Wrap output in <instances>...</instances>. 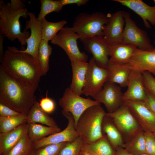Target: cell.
<instances>
[{"mask_svg":"<svg viewBox=\"0 0 155 155\" xmlns=\"http://www.w3.org/2000/svg\"><path fill=\"white\" fill-rule=\"evenodd\" d=\"M38 85L18 80L0 67V103L21 114L28 115L36 100Z\"/></svg>","mask_w":155,"mask_h":155,"instance_id":"cell-1","label":"cell"},{"mask_svg":"<svg viewBox=\"0 0 155 155\" xmlns=\"http://www.w3.org/2000/svg\"><path fill=\"white\" fill-rule=\"evenodd\" d=\"M0 63L7 74L27 84L38 85L42 76L38 61L14 46L7 47Z\"/></svg>","mask_w":155,"mask_h":155,"instance_id":"cell-2","label":"cell"},{"mask_svg":"<svg viewBox=\"0 0 155 155\" xmlns=\"http://www.w3.org/2000/svg\"><path fill=\"white\" fill-rule=\"evenodd\" d=\"M28 12L25 7L15 9L10 2L0 1V32L12 41L17 39L22 46L26 45V40L30 33L28 31H21L20 19L27 18Z\"/></svg>","mask_w":155,"mask_h":155,"instance_id":"cell-3","label":"cell"},{"mask_svg":"<svg viewBox=\"0 0 155 155\" xmlns=\"http://www.w3.org/2000/svg\"><path fill=\"white\" fill-rule=\"evenodd\" d=\"M100 104L87 109L77 122L75 129L83 144L92 143L103 136L102 125L106 112Z\"/></svg>","mask_w":155,"mask_h":155,"instance_id":"cell-4","label":"cell"},{"mask_svg":"<svg viewBox=\"0 0 155 155\" xmlns=\"http://www.w3.org/2000/svg\"><path fill=\"white\" fill-rule=\"evenodd\" d=\"M108 20V17L101 12L82 13L76 17L71 28L80 38L103 36V29Z\"/></svg>","mask_w":155,"mask_h":155,"instance_id":"cell-5","label":"cell"},{"mask_svg":"<svg viewBox=\"0 0 155 155\" xmlns=\"http://www.w3.org/2000/svg\"><path fill=\"white\" fill-rule=\"evenodd\" d=\"M106 114L120 132L124 144L142 130L129 108L124 103L115 111L106 113Z\"/></svg>","mask_w":155,"mask_h":155,"instance_id":"cell-6","label":"cell"},{"mask_svg":"<svg viewBox=\"0 0 155 155\" xmlns=\"http://www.w3.org/2000/svg\"><path fill=\"white\" fill-rule=\"evenodd\" d=\"M80 36L71 27H64L51 40L52 44L61 48L65 52L70 61H79L87 62L88 56L82 52L78 46L77 40Z\"/></svg>","mask_w":155,"mask_h":155,"instance_id":"cell-7","label":"cell"},{"mask_svg":"<svg viewBox=\"0 0 155 155\" xmlns=\"http://www.w3.org/2000/svg\"><path fill=\"white\" fill-rule=\"evenodd\" d=\"M62 110L70 113L75 121V127L80 116L89 108L101 104L97 101L85 98L75 93L69 87L66 88L58 101Z\"/></svg>","mask_w":155,"mask_h":155,"instance_id":"cell-8","label":"cell"},{"mask_svg":"<svg viewBox=\"0 0 155 155\" xmlns=\"http://www.w3.org/2000/svg\"><path fill=\"white\" fill-rule=\"evenodd\" d=\"M125 21L121 43L134 45L140 49L148 50L154 47L146 32L139 28L132 19L130 14L124 11Z\"/></svg>","mask_w":155,"mask_h":155,"instance_id":"cell-9","label":"cell"},{"mask_svg":"<svg viewBox=\"0 0 155 155\" xmlns=\"http://www.w3.org/2000/svg\"><path fill=\"white\" fill-rule=\"evenodd\" d=\"M108 76L107 69L98 66L92 57L88 63L82 94L93 97L102 89Z\"/></svg>","mask_w":155,"mask_h":155,"instance_id":"cell-10","label":"cell"},{"mask_svg":"<svg viewBox=\"0 0 155 155\" xmlns=\"http://www.w3.org/2000/svg\"><path fill=\"white\" fill-rule=\"evenodd\" d=\"M123 94L120 86L107 81L102 89L92 98L99 103L103 104L107 113H112L123 104Z\"/></svg>","mask_w":155,"mask_h":155,"instance_id":"cell-11","label":"cell"},{"mask_svg":"<svg viewBox=\"0 0 155 155\" xmlns=\"http://www.w3.org/2000/svg\"><path fill=\"white\" fill-rule=\"evenodd\" d=\"M85 49L91 54L96 64L106 68L109 61L108 43L103 36H96L79 39Z\"/></svg>","mask_w":155,"mask_h":155,"instance_id":"cell-12","label":"cell"},{"mask_svg":"<svg viewBox=\"0 0 155 155\" xmlns=\"http://www.w3.org/2000/svg\"><path fill=\"white\" fill-rule=\"evenodd\" d=\"M61 113L68 121L66 127L62 131L34 143L35 149L49 144H58L65 142H72L79 136L75 129V121L73 115L70 113L62 110Z\"/></svg>","mask_w":155,"mask_h":155,"instance_id":"cell-13","label":"cell"},{"mask_svg":"<svg viewBox=\"0 0 155 155\" xmlns=\"http://www.w3.org/2000/svg\"><path fill=\"white\" fill-rule=\"evenodd\" d=\"M123 103L129 109L142 130L153 133L155 130V115L144 101L129 100Z\"/></svg>","mask_w":155,"mask_h":155,"instance_id":"cell-14","label":"cell"},{"mask_svg":"<svg viewBox=\"0 0 155 155\" xmlns=\"http://www.w3.org/2000/svg\"><path fill=\"white\" fill-rule=\"evenodd\" d=\"M27 13L30 19L26 22L24 31H27L30 29L31 33L26 40V49L21 50L23 53L29 54L38 61V49L42 40L41 22L38 20L33 13L29 12Z\"/></svg>","mask_w":155,"mask_h":155,"instance_id":"cell-15","label":"cell"},{"mask_svg":"<svg viewBox=\"0 0 155 155\" xmlns=\"http://www.w3.org/2000/svg\"><path fill=\"white\" fill-rule=\"evenodd\" d=\"M128 63L132 70L142 73L148 71L155 76V48L148 50L136 48Z\"/></svg>","mask_w":155,"mask_h":155,"instance_id":"cell-16","label":"cell"},{"mask_svg":"<svg viewBox=\"0 0 155 155\" xmlns=\"http://www.w3.org/2000/svg\"><path fill=\"white\" fill-rule=\"evenodd\" d=\"M124 12L118 11L108 17L103 30V37L108 44L121 43L125 24Z\"/></svg>","mask_w":155,"mask_h":155,"instance_id":"cell-17","label":"cell"},{"mask_svg":"<svg viewBox=\"0 0 155 155\" xmlns=\"http://www.w3.org/2000/svg\"><path fill=\"white\" fill-rule=\"evenodd\" d=\"M127 87V90L123 95V102L129 100L144 101L146 98V91L142 73L132 69Z\"/></svg>","mask_w":155,"mask_h":155,"instance_id":"cell-18","label":"cell"},{"mask_svg":"<svg viewBox=\"0 0 155 155\" xmlns=\"http://www.w3.org/2000/svg\"><path fill=\"white\" fill-rule=\"evenodd\" d=\"M130 9L142 19L145 27L149 28V21L155 26V5L150 6L141 0H113Z\"/></svg>","mask_w":155,"mask_h":155,"instance_id":"cell-19","label":"cell"},{"mask_svg":"<svg viewBox=\"0 0 155 155\" xmlns=\"http://www.w3.org/2000/svg\"><path fill=\"white\" fill-rule=\"evenodd\" d=\"M28 126L25 123L9 131L0 133V155H5L28 134Z\"/></svg>","mask_w":155,"mask_h":155,"instance_id":"cell-20","label":"cell"},{"mask_svg":"<svg viewBox=\"0 0 155 155\" xmlns=\"http://www.w3.org/2000/svg\"><path fill=\"white\" fill-rule=\"evenodd\" d=\"M106 69L108 71L107 81L118 84L121 87H127L132 70L128 63H114L109 61Z\"/></svg>","mask_w":155,"mask_h":155,"instance_id":"cell-21","label":"cell"},{"mask_svg":"<svg viewBox=\"0 0 155 155\" xmlns=\"http://www.w3.org/2000/svg\"><path fill=\"white\" fill-rule=\"evenodd\" d=\"M72 78L69 88L75 94L81 96L84 85L88 63L79 61H71Z\"/></svg>","mask_w":155,"mask_h":155,"instance_id":"cell-22","label":"cell"},{"mask_svg":"<svg viewBox=\"0 0 155 155\" xmlns=\"http://www.w3.org/2000/svg\"><path fill=\"white\" fill-rule=\"evenodd\" d=\"M137 47L131 44L122 43L109 44V61L117 63H128L135 49Z\"/></svg>","mask_w":155,"mask_h":155,"instance_id":"cell-23","label":"cell"},{"mask_svg":"<svg viewBox=\"0 0 155 155\" xmlns=\"http://www.w3.org/2000/svg\"><path fill=\"white\" fill-rule=\"evenodd\" d=\"M82 149L91 155H115L116 151L104 135L93 142L83 144Z\"/></svg>","mask_w":155,"mask_h":155,"instance_id":"cell-24","label":"cell"},{"mask_svg":"<svg viewBox=\"0 0 155 155\" xmlns=\"http://www.w3.org/2000/svg\"><path fill=\"white\" fill-rule=\"evenodd\" d=\"M102 130L103 135L106 136L116 150L123 148L124 143L121 134L110 118L106 114L102 121Z\"/></svg>","mask_w":155,"mask_h":155,"instance_id":"cell-25","label":"cell"},{"mask_svg":"<svg viewBox=\"0 0 155 155\" xmlns=\"http://www.w3.org/2000/svg\"><path fill=\"white\" fill-rule=\"evenodd\" d=\"M27 116V123H40L46 126L59 127L57 123L40 107L39 102L36 100L30 109Z\"/></svg>","mask_w":155,"mask_h":155,"instance_id":"cell-26","label":"cell"},{"mask_svg":"<svg viewBox=\"0 0 155 155\" xmlns=\"http://www.w3.org/2000/svg\"><path fill=\"white\" fill-rule=\"evenodd\" d=\"M28 124V134L34 143L61 131L59 127H51L37 123Z\"/></svg>","mask_w":155,"mask_h":155,"instance_id":"cell-27","label":"cell"},{"mask_svg":"<svg viewBox=\"0 0 155 155\" xmlns=\"http://www.w3.org/2000/svg\"><path fill=\"white\" fill-rule=\"evenodd\" d=\"M123 148L132 155L146 153L145 132L142 131L125 143Z\"/></svg>","mask_w":155,"mask_h":155,"instance_id":"cell-28","label":"cell"},{"mask_svg":"<svg viewBox=\"0 0 155 155\" xmlns=\"http://www.w3.org/2000/svg\"><path fill=\"white\" fill-rule=\"evenodd\" d=\"M41 22L42 40L48 42L51 41L67 23V22L64 20L56 22H50L46 20L45 18Z\"/></svg>","mask_w":155,"mask_h":155,"instance_id":"cell-29","label":"cell"},{"mask_svg":"<svg viewBox=\"0 0 155 155\" xmlns=\"http://www.w3.org/2000/svg\"><path fill=\"white\" fill-rule=\"evenodd\" d=\"M48 41L42 40L39 46L38 60L42 76L45 75L49 69V60L52 51Z\"/></svg>","mask_w":155,"mask_h":155,"instance_id":"cell-30","label":"cell"},{"mask_svg":"<svg viewBox=\"0 0 155 155\" xmlns=\"http://www.w3.org/2000/svg\"><path fill=\"white\" fill-rule=\"evenodd\" d=\"M35 150L34 142L27 134L5 155H32Z\"/></svg>","mask_w":155,"mask_h":155,"instance_id":"cell-31","label":"cell"},{"mask_svg":"<svg viewBox=\"0 0 155 155\" xmlns=\"http://www.w3.org/2000/svg\"><path fill=\"white\" fill-rule=\"evenodd\" d=\"M27 116L23 114L13 117L0 116V133L9 131L21 124L27 123Z\"/></svg>","mask_w":155,"mask_h":155,"instance_id":"cell-32","label":"cell"},{"mask_svg":"<svg viewBox=\"0 0 155 155\" xmlns=\"http://www.w3.org/2000/svg\"><path fill=\"white\" fill-rule=\"evenodd\" d=\"M40 1V9L37 18L40 21L49 13L54 12H59L63 7L60 0H41Z\"/></svg>","mask_w":155,"mask_h":155,"instance_id":"cell-33","label":"cell"},{"mask_svg":"<svg viewBox=\"0 0 155 155\" xmlns=\"http://www.w3.org/2000/svg\"><path fill=\"white\" fill-rule=\"evenodd\" d=\"M83 142L79 136L72 142H68L61 150L59 155H82Z\"/></svg>","mask_w":155,"mask_h":155,"instance_id":"cell-34","label":"cell"},{"mask_svg":"<svg viewBox=\"0 0 155 155\" xmlns=\"http://www.w3.org/2000/svg\"><path fill=\"white\" fill-rule=\"evenodd\" d=\"M68 142H65L42 146L35 149L32 155H59L61 150Z\"/></svg>","mask_w":155,"mask_h":155,"instance_id":"cell-35","label":"cell"},{"mask_svg":"<svg viewBox=\"0 0 155 155\" xmlns=\"http://www.w3.org/2000/svg\"><path fill=\"white\" fill-rule=\"evenodd\" d=\"M142 73L146 90L155 97V78L148 71L144 72Z\"/></svg>","mask_w":155,"mask_h":155,"instance_id":"cell-36","label":"cell"},{"mask_svg":"<svg viewBox=\"0 0 155 155\" xmlns=\"http://www.w3.org/2000/svg\"><path fill=\"white\" fill-rule=\"evenodd\" d=\"M146 153L150 155H155V139L153 133L145 132Z\"/></svg>","mask_w":155,"mask_h":155,"instance_id":"cell-37","label":"cell"},{"mask_svg":"<svg viewBox=\"0 0 155 155\" xmlns=\"http://www.w3.org/2000/svg\"><path fill=\"white\" fill-rule=\"evenodd\" d=\"M47 94V93L46 96L41 99L39 104L43 111L47 113H50L55 110V105L54 100L48 97Z\"/></svg>","mask_w":155,"mask_h":155,"instance_id":"cell-38","label":"cell"},{"mask_svg":"<svg viewBox=\"0 0 155 155\" xmlns=\"http://www.w3.org/2000/svg\"><path fill=\"white\" fill-rule=\"evenodd\" d=\"M22 114L7 106L0 103V116L4 117H13Z\"/></svg>","mask_w":155,"mask_h":155,"instance_id":"cell-39","label":"cell"},{"mask_svg":"<svg viewBox=\"0 0 155 155\" xmlns=\"http://www.w3.org/2000/svg\"><path fill=\"white\" fill-rule=\"evenodd\" d=\"M146 98L144 102L147 107L155 115V97L146 90Z\"/></svg>","mask_w":155,"mask_h":155,"instance_id":"cell-40","label":"cell"},{"mask_svg":"<svg viewBox=\"0 0 155 155\" xmlns=\"http://www.w3.org/2000/svg\"><path fill=\"white\" fill-rule=\"evenodd\" d=\"M63 6L71 4H75L80 6L86 4L88 0H60Z\"/></svg>","mask_w":155,"mask_h":155,"instance_id":"cell-41","label":"cell"},{"mask_svg":"<svg viewBox=\"0 0 155 155\" xmlns=\"http://www.w3.org/2000/svg\"><path fill=\"white\" fill-rule=\"evenodd\" d=\"M10 3L11 6L15 9L25 7L24 4L20 0H11Z\"/></svg>","mask_w":155,"mask_h":155,"instance_id":"cell-42","label":"cell"},{"mask_svg":"<svg viewBox=\"0 0 155 155\" xmlns=\"http://www.w3.org/2000/svg\"><path fill=\"white\" fill-rule=\"evenodd\" d=\"M4 35L0 32V62L2 61L5 51L3 46Z\"/></svg>","mask_w":155,"mask_h":155,"instance_id":"cell-43","label":"cell"},{"mask_svg":"<svg viewBox=\"0 0 155 155\" xmlns=\"http://www.w3.org/2000/svg\"><path fill=\"white\" fill-rule=\"evenodd\" d=\"M115 155H132L124 148L116 150Z\"/></svg>","mask_w":155,"mask_h":155,"instance_id":"cell-44","label":"cell"},{"mask_svg":"<svg viewBox=\"0 0 155 155\" xmlns=\"http://www.w3.org/2000/svg\"><path fill=\"white\" fill-rule=\"evenodd\" d=\"M82 155H91L87 152L82 151Z\"/></svg>","mask_w":155,"mask_h":155,"instance_id":"cell-45","label":"cell"},{"mask_svg":"<svg viewBox=\"0 0 155 155\" xmlns=\"http://www.w3.org/2000/svg\"><path fill=\"white\" fill-rule=\"evenodd\" d=\"M140 155H150L148 154L147 153H145L142 154Z\"/></svg>","mask_w":155,"mask_h":155,"instance_id":"cell-46","label":"cell"},{"mask_svg":"<svg viewBox=\"0 0 155 155\" xmlns=\"http://www.w3.org/2000/svg\"><path fill=\"white\" fill-rule=\"evenodd\" d=\"M153 133L154 135L155 139V130Z\"/></svg>","mask_w":155,"mask_h":155,"instance_id":"cell-47","label":"cell"},{"mask_svg":"<svg viewBox=\"0 0 155 155\" xmlns=\"http://www.w3.org/2000/svg\"><path fill=\"white\" fill-rule=\"evenodd\" d=\"M153 1H154V4H155V0H154Z\"/></svg>","mask_w":155,"mask_h":155,"instance_id":"cell-48","label":"cell"},{"mask_svg":"<svg viewBox=\"0 0 155 155\" xmlns=\"http://www.w3.org/2000/svg\"><path fill=\"white\" fill-rule=\"evenodd\" d=\"M154 44H155V40H154Z\"/></svg>","mask_w":155,"mask_h":155,"instance_id":"cell-49","label":"cell"}]
</instances>
